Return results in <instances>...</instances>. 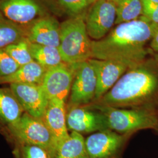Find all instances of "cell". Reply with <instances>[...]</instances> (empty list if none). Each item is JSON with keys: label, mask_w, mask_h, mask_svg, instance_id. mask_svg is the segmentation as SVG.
I'll return each instance as SVG.
<instances>
[{"label": "cell", "mask_w": 158, "mask_h": 158, "mask_svg": "<svg viewBox=\"0 0 158 158\" xmlns=\"http://www.w3.org/2000/svg\"><path fill=\"white\" fill-rule=\"evenodd\" d=\"M158 26L142 15L119 24L102 40L91 41V58L118 61L131 69L136 68L143 62L145 45Z\"/></svg>", "instance_id": "cell-1"}, {"label": "cell", "mask_w": 158, "mask_h": 158, "mask_svg": "<svg viewBox=\"0 0 158 158\" xmlns=\"http://www.w3.org/2000/svg\"><path fill=\"white\" fill-rule=\"evenodd\" d=\"M142 64L122 76L100 98L103 106L134 105L157 111L158 71Z\"/></svg>", "instance_id": "cell-2"}, {"label": "cell", "mask_w": 158, "mask_h": 158, "mask_svg": "<svg viewBox=\"0 0 158 158\" xmlns=\"http://www.w3.org/2000/svg\"><path fill=\"white\" fill-rule=\"evenodd\" d=\"M60 28L59 49L63 62L74 64L91 58V40L83 17L78 15L67 19Z\"/></svg>", "instance_id": "cell-3"}, {"label": "cell", "mask_w": 158, "mask_h": 158, "mask_svg": "<svg viewBox=\"0 0 158 158\" xmlns=\"http://www.w3.org/2000/svg\"><path fill=\"white\" fill-rule=\"evenodd\" d=\"M107 121L108 126L116 131L128 132L143 129H158L157 113L150 109L121 110L106 106H98Z\"/></svg>", "instance_id": "cell-4"}, {"label": "cell", "mask_w": 158, "mask_h": 158, "mask_svg": "<svg viewBox=\"0 0 158 158\" xmlns=\"http://www.w3.org/2000/svg\"><path fill=\"white\" fill-rule=\"evenodd\" d=\"M9 127L21 145L42 147L48 151L51 158H53L56 151V143L50 130L42 119L25 113L17 123L9 125Z\"/></svg>", "instance_id": "cell-5"}, {"label": "cell", "mask_w": 158, "mask_h": 158, "mask_svg": "<svg viewBox=\"0 0 158 158\" xmlns=\"http://www.w3.org/2000/svg\"><path fill=\"white\" fill-rule=\"evenodd\" d=\"M117 4L112 0H97L91 4L85 19L89 37L98 40L104 38L115 24Z\"/></svg>", "instance_id": "cell-6"}, {"label": "cell", "mask_w": 158, "mask_h": 158, "mask_svg": "<svg viewBox=\"0 0 158 158\" xmlns=\"http://www.w3.org/2000/svg\"><path fill=\"white\" fill-rule=\"evenodd\" d=\"M72 64L65 63L46 70L41 86L48 99H59L65 101L74 77Z\"/></svg>", "instance_id": "cell-7"}, {"label": "cell", "mask_w": 158, "mask_h": 158, "mask_svg": "<svg viewBox=\"0 0 158 158\" xmlns=\"http://www.w3.org/2000/svg\"><path fill=\"white\" fill-rule=\"evenodd\" d=\"M72 65L75 73L70 100L75 106L87 104L95 97L97 77L94 69L89 60Z\"/></svg>", "instance_id": "cell-8"}, {"label": "cell", "mask_w": 158, "mask_h": 158, "mask_svg": "<svg viewBox=\"0 0 158 158\" xmlns=\"http://www.w3.org/2000/svg\"><path fill=\"white\" fill-rule=\"evenodd\" d=\"M10 90L27 113L35 118H42L49 100L41 85L12 83Z\"/></svg>", "instance_id": "cell-9"}, {"label": "cell", "mask_w": 158, "mask_h": 158, "mask_svg": "<svg viewBox=\"0 0 158 158\" xmlns=\"http://www.w3.org/2000/svg\"><path fill=\"white\" fill-rule=\"evenodd\" d=\"M89 61L97 77L96 99H100L107 93L129 68L124 63L115 60L90 59Z\"/></svg>", "instance_id": "cell-10"}, {"label": "cell", "mask_w": 158, "mask_h": 158, "mask_svg": "<svg viewBox=\"0 0 158 158\" xmlns=\"http://www.w3.org/2000/svg\"><path fill=\"white\" fill-rule=\"evenodd\" d=\"M0 12L18 25L32 24L38 20L42 8L36 0H0Z\"/></svg>", "instance_id": "cell-11"}, {"label": "cell", "mask_w": 158, "mask_h": 158, "mask_svg": "<svg viewBox=\"0 0 158 158\" xmlns=\"http://www.w3.org/2000/svg\"><path fill=\"white\" fill-rule=\"evenodd\" d=\"M123 138L107 130L100 131L89 136L85 147L89 158H111L122 146Z\"/></svg>", "instance_id": "cell-12"}, {"label": "cell", "mask_w": 158, "mask_h": 158, "mask_svg": "<svg viewBox=\"0 0 158 158\" xmlns=\"http://www.w3.org/2000/svg\"><path fill=\"white\" fill-rule=\"evenodd\" d=\"M66 123L69 130L79 133L103 131L108 128L107 119L102 113H96L76 107L68 113Z\"/></svg>", "instance_id": "cell-13"}, {"label": "cell", "mask_w": 158, "mask_h": 158, "mask_svg": "<svg viewBox=\"0 0 158 158\" xmlns=\"http://www.w3.org/2000/svg\"><path fill=\"white\" fill-rule=\"evenodd\" d=\"M42 119L53 136L57 151L70 135L68 132L64 101L57 98L49 100Z\"/></svg>", "instance_id": "cell-14"}, {"label": "cell", "mask_w": 158, "mask_h": 158, "mask_svg": "<svg viewBox=\"0 0 158 158\" xmlns=\"http://www.w3.org/2000/svg\"><path fill=\"white\" fill-rule=\"evenodd\" d=\"M60 26V24L53 17L40 18L32 24L27 38L31 43L59 48Z\"/></svg>", "instance_id": "cell-15"}, {"label": "cell", "mask_w": 158, "mask_h": 158, "mask_svg": "<svg viewBox=\"0 0 158 158\" xmlns=\"http://www.w3.org/2000/svg\"><path fill=\"white\" fill-rule=\"evenodd\" d=\"M46 69L36 61L20 66L15 72L0 77V83H25L41 85Z\"/></svg>", "instance_id": "cell-16"}, {"label": "cell", "mask_w": 158, "mask_h": 158, "mask_svg": "<svg viewBox=\"0 0 158 158\" xmlns=\"http://www.w3.org/2000/svg\"><path fill=\"white\" fill-rule=\"evenodd\" d=\"M23 107L10 89L0 88V117L9 125L15 124L23 115Z\"/></svg>", "instance_id": "cell-17"}, {"label": "cell", "mask_w": 158, "mask_h": 158, "mask_svg": "<svg viewBox=\"0 0 158 158\" xmlns=\"http://www.w3.org/2000/svg\"><path fill=\"white\" fill-rule=\"evenodd\" d=\"M53 158H89L83 136L79 132L72 131L58 147Z\"/></svg>", "instance_id": "cell-18"}, {"label": "cell", "mask_w": 158, "mask_h": 158, "mask_svg": "<svg viewBox=\"0 0 158 158\" xmlns=\"http://www.w3.org/2000/svg\"><path fill=\"white\" fill-rule=\"evenodd\" d=\"M29 50L34 60L46 70L64 63L59 49L56 47L42 45L29 42Z\"/></svg>", "instance_id": "cell-19"}, {"label": "cell", "mask_w": 158, "mask_h": 158, "mask_svg": "<svg viewBox=\"0 0 158 158\" xmlns=\"http://www.w3.org/2000/svg\"><path fill=\"white\" fill-rule=\"evenodd\" d=\"M27 35L25 30L20 25L7 19L0 12V49L17 43Z\"/></svg>", "instance_id": "cell-20"}, {"label": "cell", "mask_w": 158, "mask_h": 158, "mask_svg": "<svg viewBox=\"0 0 158 158\" xmlns=\"http://www.w3.org/2000/svg\"><path fill=\"white\" fill-rule=\"evenodd\" d=\"M142 15V0H119L117 4L115 24L119 25L138 19Z\"/></svg>", "instance_id": "cell-21"}, {"label": "cell", "mask_w": 158, "mask_h": 158, "mask_svg": "<svg viewBox=\"0 0 158 158\" xmlns=\"http://www.w3.org/2000/svg\"><path fill=\"white\" fill-rule=\"evenodd\" d=\"M4 50L19 66L34 61L29 50V42L27 37L15 44L8 46Z\"/></svg>", "instance_id": "cell-22"}, {"label": "cell", "mask_w": 158, "mask_h": 158, "mask_svg": "<svg viewBox=\"0 0 158 158\" xmlns=\"http://www.w3.org/2000/svg\"><path fill=\"white\" fill-rule=\"evenodd\" d=\"M19 67L4 49H0V77L11 75Z\"/></svg>", "instance_id": "cell-23"}, {"label": "cell", "mask_w": 158, "mask_h": 158, "mask_svg": "<svg viewBox=\"0 0 158 158\" xmlns=\"http://www.w3.org/2000/svg\"><path fill=\"white\" fill-rule=\"evenodd\" d=\"M19 151L21 158H52L46 149L36 145H21Z\"/></svg>", "instance_id": "cell-24"}, {"label": "cell", "mask_w": 158, "mask_h": 158, "mask_svg": "<svg viewBox=\"0 0 158 158\" xmlns=\"http://www.w3.org/2000/svg\"><path fill=\"white\" fill-rule=\"evenodd\" d=\"M142 16L158 25V3L149 0H142Z\"/></svg>", "instance_id": "cell-25"}, {"label": "cell", "mask_w": 158, "mask_h": 158, "mask_svg": "<svg viewBox=\"0 0 158 158\" xmlns=\"http://www.w3.org/2000/svg\"><path fill=\"white\" fill-rule=\"evenodd\" d=\"M60 5L66 11L73 14H79L89 5V0H57Z\"/></svg>", "instance_id": "cell-26"}, {"label": "cell", "mask_w": 158, "mask_h": 158, "mask_svg": "<svg viewBox=\"0 0 158 158\" xmlns=\"http://www.w3.org/2000/svg\"><path fill=\"white\" fill-rule=\"evenodd\" d=\"M151 46L153 51L158 53V26L153 34Z\"/></svg>", "instance_id": "cell-27"}, {"label": "cell", "mask_w": 158, "mask_h": 158, "mask_svg": "<svg viewBox=\"0 0 158 158\" xmlns=\"http://www.w3.org/2000/svg\"><path fill=\"white\" fill-rule=\"evenodd\" d=\"M96 1H97V0H89V5H91V4H93L94 2H95ZM112 1H113L114 2H115L117 4V3L119 1V0H112Z\"/></svg>", "instance_id": "cell-28"}, {"label": "cell", "mask_w": 158, "mask_h": 158, "mask_svg": "<svg viewBox=\"0 0 158 158\" xmlns=\"http://www.w3.org/2000/svg\"><path fill=\"white\" fill-rule=\"evenodd\" d=\"M149 1H152V2H157V3H158V0H149Z\"/></svg>", "instance_id": "cell-29"}, {"label": "cell", "mask_w": 158, "mask_h": 158, "mask_svg": "<svg viewBox=\"0 0 158 158\" xmlns=\"http://www.w3.org/2000/svg\"><path fill=\"white\" fill-rule=\"evenodd\" d=\"M156 113H157V115H158V110H157V111H156Z\"/></svg>", "instance_id": "cell-30"}]
</instances>
